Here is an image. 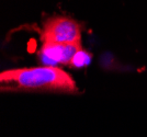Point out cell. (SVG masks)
Returning <instances> with one entry per match:
<instances>
[{
  "label": "cell",
  "instance_id": "1",
  "mask_svg": "<svg viewBox=\"0 0 147 137\" xmlns=\"http://www.w3.org/2000/svg\"><path fill=\"white\" fill-rule=\"evenodd\" d=\"M0 85L2 91L66 94L78 92L73 77L53 65L5 70L0 74Z\"/></svg>",
  "mask_w": 147,
  "mask_h": 137
},
{
  "label": "cell",
  "instance_id": "2",
  "mask_svg": "<svg viewBox=\"0 0 147 137\" xmlns=\"http://www.w3.org/2000/svg\"><path fill=\"white\" fill-rule=\"evenodd\" d=\"M42 44L69 45L81 44V28L75 20L67 17H56L43 24Z\"/></svg>",
  "mask_w": 147,
  "mask_h": 137
},
{
  "label": "cell",
  "instance_id": "3",
  "mask_svg": "<svg viewBox=\"0 0 147 137\" xmlns=\"http://www.w3.org/2000/svg\"><path fill=\"white\" fill-rule=\"evenodd\" d=\"M82 50L81 44L56 45L42 44L41 55L46 62H59L64 65H73L74 58Z\"/></svg>",
  "mask_w": 147,
  "mask_h": 137
}]
</instances>
